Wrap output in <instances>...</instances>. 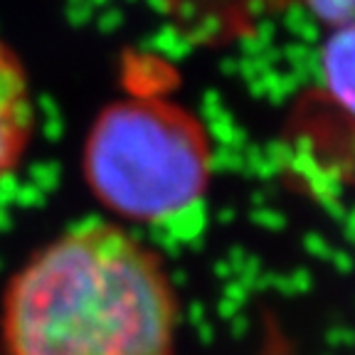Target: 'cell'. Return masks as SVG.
<instances>
[{"mask_svg": "<svg viewBox=\"0 0 355 355\" xmlns=\"http://www.w3.org/2000/svg\"><path fill=\"white\" fill-rule=\"evenodd\" d=\"M178 318L161 257L114 222H82L10 279L0 343L6 355H173Z\"/></svg>", "mask_w": 355, "mask_h": 355, "instance_id": "obj_1", "label": "cell"}, {"mask_svg": "<svg viewBox=\"0 0 355 355\" xmlns=\"http://www.w3.org/2000/svg\"><path fill=\"white\" fill-rule=\"evenodd\" d=\"M84 178L114 215L175 217L202 200L210 146L198 119L161 99H123L101 111L84 144Z\"/></svg>", "mask_w": 355, "mask_h": 355, "instance_id": "obj_2", "label": "cell"}, {"mask_svg": "<svg viewBox=\"0 0 355 355\" xmlns=\"http://www.w3.org/2000/svg\"><path fill=\"white\" fill-rule=\"evenodd\" d=\"M35 136V96L15 52L0 42V180L22 163Z\"/></svg>", "mask_w": 355, "mask_h": 355, "instance_id": "obj_3", "label": "cell"}, {"mask_svg": "<svg viewBox=\"0 0 355 355\" xmlns=\"http://www.w3.org/2000/svg\"><path fill=\"white\" fill-rule=\"evenodd\" d=\"M323 77L336 96L350 114H355V20L336 25V33L323 47Z\"/></svg>", "mask_w": 355, "mask_h": 355, "instance_id": "obj_4", "label": "cell"}, {"mask_svg": "<svg viewBox=\"0 0 355 355\" xmlns=\"http://www.w3.org/2000/svg\"><path fill=\"white\" fill-rule=\"evenodd\" d=\"M311 10L336 25L355 20V0H304Z\"/></svg>", "mask_w": 355, "mask_h": 355, "instance_id": "obj_5", "label": "cell"}]
</instances>
